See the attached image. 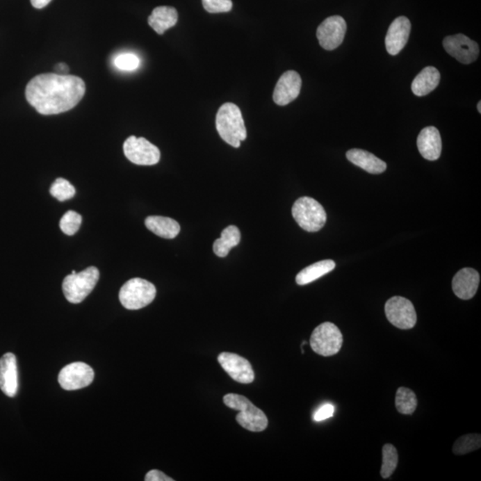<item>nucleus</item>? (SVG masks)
<instances>
[{"mask_svg": "<svg viewBox=\"0 0 481 481\" xmlns=\"http://www.w3.org/2000/svg\"><path fill=\"white\" fill-rule=\"evenodd\" d=\"M178 20L179 15L176 8L163 6L154 9L148 17V24L158 34L163 35L165 31L175 26Z\"/></svg>", "mask_w": 481, "mask_h": 481, "instance_id": "20", "label": "nucleus"}, {"mask_svg": "<svg viewBox=\"0 0 481 481\" xmlns=\"http://www.w3.org/2000/svg\"><path fill=\"white\" fill-rule=\"evenodd\" d=\"M292 213L299 226L307 232H318L327 222V212L315 199L300 197L294 202Z\"/></svg>", "mask_w": 481, "mask_h": 481, "instance_id": "4", "label": "nucleus"}, {"mask_svg": "<svg viewBox=\"0 0 481 481\" xmlns=\"http://www.w3.org/2000/svg\"><path fill=\"white\" fill-rule=\"evenodd\" d=\"M302 78L295 71H288L281 76L275 88L273 99L278 106H287L299 97Z\"/></svg>", "mask_w": 481, "mask_h": 481, "instance_id": "14", "label": "nucleus"}, {"mask_svg": "<svg viewBox=\"0 0 481 481\" xmlns=\"http://www.w3.org/2000/svg\"><path fill=\"white\" fill-rule=\"evenodd\" d=\"M411 33V23L406 17L396 18L389 28L385 38L386 49L390 55L400 54L407 45Z\"/></svg>", "mask_w": 481, "mask_h": 481, "instance_id": "15", "label": "nucleus"}, {"mask_svg": "<svg viewBox=\"0 0 481 481\" xmlns=\"http://www.w3.org/2000/svg\"><path fill=\"white\" fill-rule=\"evenodd\" d=\"M347 159L371 174H381L387 169V164L375 154L362 149H351L347 152Z\"/></svg>", "mask_w": 481, "mask_h": 481, "instance_id": "19", "label": "nucleus"}, {"mask_svg": "<svg viewBox=\"0 0 481 481\" xmlns=\"http://www.w3.org/2000/svg\"><path fill=\"white\" fill-rule=\"evenodd\" d=\"M127 159L137 165L151 166L159 163L161 152L159 148L150 143L147 139L131 136L123 144Z\"/></svg>", "mask_w": 481, "mask_h": 481, "instance_id": "8", "label": "nucleus"}, {"mask_svg": "<svg viewBox=\"0 0 481 481\" xmlns=\"http://www.w3.org/2000/svg\"><path fill=\"white\" fill-rule=\"evenodd\" d=\"M50 194L60 202L70 200L74 197L76 190L71 183L65 179L59 178L52 184Z\"/></svg>", "mask_w": 481, "mask_h": 481, "instance_id": "28", "label": "nucleus"}, {"mask_svg": "<svg viewBox=\"0 0 481 481\" xmlns=\"http://www.w3.org/2000/svg\"><path fill=\"white\" fill-rule=\"evenodd\" d=\"M117 68L122 71H134L140 66V59L131 53L120 54L115 60Z\"/></svg>", "mask_w": 481, "mask_h": 481, "instance_id": "30", "label": "nucleus"}, {"mask_svg": "<svg viewBox=\"0 0 481 481\" xmlns=\"http://www.w3.org/2000/svg\"><path fill=\"white\" fill-rule=\"evenodd\" d=\"M334 407L331 404H325L316 411L313 418H314L316 422H321V421L331 418V417L334 416Z\"/></svg>", "mask_w": 481, "mask_h": 481, "instance_id": "32", "label": "nucleus"}, {"mask_svg": "<svg viewBox=\"0 0 481 481\" xmlns=\"http://www.w3.org/2000/svg\"><path fill=\"white\" fill-rule=\"evenodd\" d=\"M95 377L93 369L87 364L75 362L63 367L59 373L58 382L63 390H81L92 384Z\"/></svg>", "mask_w": 481, "mask_h": 481, "instance_id": "10", "label": "nucleus"}, {"mask_svg": "<svg viewBox=\"0 0 481 481\" xmlns=\"http://www.w3.org/2000/svg\"><path fill=\"white\" fill-rule=\"evenodd\" d=\"M99 277V270L96 267L67 275L63 282V292L66 300L74 304L83 302L96 287Z\"/></svg>", "mask_w": 481, "mask_h": 481, "instance_id": "5", "label": "nucleus"}, {"mask_svg": "<svg viewBox=\"0 0 481 481\" xmlns=\"http://www.w3.org/2000/svg\"><path fill=\"white\" fill-rule=\"evenodd\" d=\"M218 363L236 382L243 384H252L255 379L251 363L237 354L223 352L218 357Z\"/></svg>", "mask_w": 481, "mask_h": 481, "instance_id": "13", "label": "nucleus"}, {"mask_svg": "<svg viewBox=\"0 0 481 481\" xmlns=\"http://www.w3.org/2000/svg\"><path fill=\"white\" fill-rule=\"evenodd\" d=\"M335 267H336V264L332 259H325V261L316 262V263L304 268L297 275L296 283L299 286H306V284L312 283V282L324 277L325 275L330 273L331 271L334 270Z\"/></svg>", "mask_w": 481, "mask_h": 481, "instance_id": "23", "label": "nucleus"}, {"mask_svg": "<svg viewBox=\"0 0 481 481\" xmlns=\"http://www.w3.org/2000/svg\"><path fill=\"white\" fill-rule=\"evenodd\" d=\"M343 344V334L336 325L330 322L318 325L310 337L312 350L323 357L335 355L341 350Z\"/></svg>", "mask_w": 481, "mask_h": 481, "instance_id": "7", "label": "nucleus"}, {"mask_svg": "<svg viewBox=\"0 0 481 481\" xmlns=\"http://www.w3.org/2000/svg\"><path fill=\"white\" fill-rule=\"evenodd\" d=\"M216 128L220 138L233 147H240L241 142L247 138L242 112L235 104L226 103L218 109Z\"/></svg>", "mask_w": 481, "mask_h": 481, "instance_id": "2", "label": "nucleus"}, {"mask_svg": "<svg viewBox=\"0 0 481 481\" xmlns=\"http://www.w3.org/2000/svg\"><path fill=\"white\" fill-rule=\"evenodd\" d=\"M56 74L61 75L68 74L69 66L65 63H59L55 66Z\"/></svg>", "mask_w": 481, "mask_h": 481, "instance_id": "34", "label": "nucleus"}, {"mask_svg": "<svg viewBox=\"0 0 481 481\" xmlns=\"http://www.w3.org/2000/svg\"><path fill=\"white\" fill-rule=\"evenodd\" d=\"M156 296V288L153 284L142 278H132L127 282L120 291L119 298L127 309L137 310L145 308Z\"/></svg>", "mask_w": 481, "mask_h": 481, "instance_id": "6", "label": "nucleus"}, {"mask_svg": "<svg viewBox=\"0 0 481 481\" xmlns=\"http://www.w3.org/2000/svg\"><path fill=\"white\" fill-rule=\"evenodd\" d=\"M18 387L17 357L6 353L0 359V389L8 397L14 398Z\"/></svg>", "mask_w": 481, "mask_h": 481, "instance_id": "16", "label": "nucleus"}, {"mask_svg": "<svg viewBox=\"0 0 481 481\" xmlns=\"http://www.w3.org/2000/svg\"><path fill=\"white\" fill-rule=\"evenodd\" d=\"M85 92L86 85L77 76L44 74L30 81L25 97L40 115H53L74 108Z\"/></svg>", "mask_w": 481, "mask_h": 481, "instance_id": "1", "label": "nucleus"}, {"mask_svg": "<svg viewBox=\"0 0 481 481\" xmlns=\"http://www.w3.org/2000/svg\"><path fill=\"white\" fill-rule=\"evenodd\" d=\"M480 280V274L475 270L471 268H463L453 278V291L459 299L471 300L475 296Z\"/></svg>", "mask_w": 481, "mask_h": 481, "instance_id": "17", "label": "nucleus"}, {"mask_svg": "<svg viewBox=\"0 0 481 481\" xmlns=\"http://www.w3.org/2000/svg\"><path fill=\"white\" fill-rule=\"evenodd\" d=\"M417 147L424 159L436 161L441 157L442 141L441 134L435 127H427L420 132Z\"/></svg>", "mask_w": 481, "mask_h": 481, "instance_id": "18", "label": "nucleus"}, {"mask_svg": "<svg viewBox=\"0 0 481 481\" xmlns=\"http://www.w3.org/2000/svg\"><path fill=\"white\" fill-rule=\"evenodd\" d=\"M81 215L74 211H69L60 220V229L65 235L74 236L78 232L81 226Z\"/></svg>", "mask_w": 481, "mask_h": 481, "instance_id": "29", "label": "nucleus"}, {"mask_svg": "<svg viewBox=\"0 0 481 481\" xmlns=\"http://www.w3.org/2000/svg\"><path fill=\"white\" fill-rule=\"evenodd\" d=\"M385 314L394 327L408 330L416 325L417 315L413 303L400 296L392 297L385 304Z\"/></svg>", "mask_w": 481, "mask_h": 481, "instance_id": "9", "label": "nucleus"}, {"mask_svg": "<svg viewBox=\"0 0 481 481\" xmlns=\"http://www.w3.org/2000/svg\"><path fill=\"white\" fill-rule=\"evenodd\" d=\"M441 74L438 69L428 66L423 70L413 81L412 91L417 97H424L439 86Z\"/></svg>", "mask_w": 481, "mask_h": 481, "instance_id": "21", "label": "nucleus"}, {"mask_svg": "<svg viewBox=\"0 0 481 481\" xmlns=\"http://www.w3.org/2000/svg\"><path fill=\"white\" fill-rule=\"evenodd\" d=\"M145 227L155 235L165 239H174L180 232V226L170 218L150 216L145 218Z\"/></svg>", "mask_w": 481, "mask_h": 481, "instance_id": "22", "label": "nucleus"}, {"mask_svg": "<svg viewBox=\"0 0 481 481\" xmlns=\"http://www.w3.org/2000/svg\"><path fill=\"white\" fill-rule=\"evenodd\" d=\"M50 2H51V0H31V5L37 9L45 8Z\"/></svg>", "mask_w": 481, "mask_h": 481, "instance_id": "35", "label": "nucleus"}, {"mask_svg": "<svg viewBox=\"0 0 481 481\" xmlns=\"http://www.w3.org/2000/svg\"><path fill=\"white\" fill-rule=\"evenodd\" d=\"M145 481H173L174 480L166 474L158 470H152L145 475Z\"/></svg>", "mask_w": 481, "mask_h": 481, "instance_id": "33", "label": "nucleus"}, {"mask_svg": "<svg viewBox=\"0 0 481 481\" xmlns=\"http://www.w3.org/2000/svg\"><path fill=\"white\" fill-rule=\"evenodd\" d=\"M205 10L211 14L229 12L233 8L232 0H202Z\"/></svg>", "mask_w": 481, "mask_h": 481, "instance_id": "31", "label": "nucleus"}, {"mask_svg": "<svg viewBox=\"0 0 481 481\" xmlns=\"http://www.w3.org/2000/svg\"><path fill=\"white\" fill-rule=\"evenodd\" d=\"M443 46L449 55L464 65L476 61L480 54L479 45L464 34L446 37Z\"/></svg>", "mask_w": 481, "mask_h": 481, "instance_id": "12", "label": "nucleus"}, {"mask_svg": "<svg viewBox=\"0 0 481 481\" xmlns=\"http://www.w3.org/2000/svg\"><path fill=\"white\" fill-rule=\"evenodd\" d=\"M223 400L227 407L239 411L236 421L243 428L253 432H263L267 428V416L248 398L242 395L230 393L225 396Z\"/></svg>", "mask_w": 481, "mask_h": 481, "instance_id": "3", "label": "nucleus"}, {"mask_svg": "<svg viewBox=\"0 0 481 481\" xmlns=\"http://www.w3.org/2000/svg\"><path fill=\"white\" fill-rule=\"evenodd\" d=\"M481 447L480 434H467L460 437L453 447L454 454L461 455L473 452Z\"/></svg>", "mask_w": 481, "mask_h": 481, "instance_id": "27", "label": "nucleus"}, {"mask_svg": "<svg viewBox=\"0 0 481 481\" xmlns=\"http://www.w3.org/2000/svg\"><path fill=\"white\" fill-rule=\"evenodd\" d=\"M241 232L238 227L229 226L221 233L220 238L214 242L213 251L218 257L224 258L229 255L230 250L239 245Z\"/></svg>", "mask_w": 481, "mask_h": 481, "instance_id": "24", "label": "nucleus"}, {"mask_svg": "<svg viewBox=\"0 0 481 481\" xmlns=\"http://www.w3.org/2000/svg\"><path fill=\"white\" fill-rule=\"evenodd\" d=\"M398 455L397 449L391 444H386L382 448V464L381 475L384 479H388L397 469Z\"/></svg>", "mask_w": 481, "mask_h": 481, "instance_id": "26", "label": "nucleus"}, {"mask_svg": "<svg viewBox=\"0 0 481 481\" xmlns=\"http://www.w3.org/2000/svg\"><path fill=\"white\" fill-rule=\"evenodd\" d=\"M477 108H478V111H479V113H481V102H480V101L479 103H478Z\"/></svg>", "mask_w": 481, "mask_h": 481, "instance_id": "36", "label": "nucleus"}, {"mask_svg": "<svg viewBox=\"0 0 481 481\" xmlns=\"http://www.w3.org/2000/svg\"><path fill=\"white\" fill-rule=\"evenodd\" d=\"M347 24L344 19L339 15L330 17L319 25L316 31V37L323 49L334 50L343 42L346 34Z\"/></svg>", "mask_w": 481, "mask_h": 481, "instance_id": "11", "label": "nucleus"}, {"mask_svg": "<svg viewBox=\"0 0 481 481\" xmlns=\"http://www.w3.org/2000/svg\"><path fill=\"white\" fill-rule=\"evenodd\" d=\"M396 408L402 414H412L417 407V398L410 389L401 387L396 394Z\"/></svg>", "mask_w": 481, "mask_h": 481, "instance_id": "25", "label": "nucleus"}]
</instances>
